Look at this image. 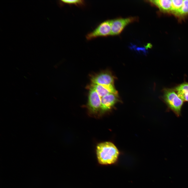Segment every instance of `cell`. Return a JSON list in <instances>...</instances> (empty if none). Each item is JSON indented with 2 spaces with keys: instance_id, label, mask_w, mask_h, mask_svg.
<instances>
[{
  "instance_id": "obj_11",
  "label": "cell",
  "mask_w": 188,
  "mask_h": 188,
  "mask_svg": "<svg viewBox=\"0 0 188 188\" xmlns=\"http://www.w3.org/2000/svg\"><path fill=\"white\" fill-rule=\"evenodd\" d=\"M174 15L179 20L184 19L188 16V0H183L182 7Z\"/></svg>"
},
{
  "instance_id": "obj_9",
  "label": "cell",
  "mask_w": 188,
  "mask_h": 188,
  "mask_svg": "<svg viewBox=\"0 0 188 188\" xmlns=\"http://www.w3.org/2000/svg\"><path fill=\"white\" fill-rule=\"evenodd\" d=\"M147 1L158 8L161 12L169 14L171 8L172 0H152Z\"/></svg>"
},
{
  "instance_id": "obj_5",
  "label": "cell",
  "mask_w": 188,
  "mask_h": 188,
  "mask_svg": "<svg viewBox=\"0 0 188 188\" xmlns=\"http://www.w3.org/2000/svg\"><path fill=\"white\" fill-rule=\"evenodd\" d=\"M87 107L90 112L92 114L97 113L100 111L101 97L93 88L89 86Z\"/></svg>"
},
{
  "instance_id": "obj_13",
  "label": "cell",
  "mask_w": 188,
  "mask_h": 188,
  "mask_svg": "<svg viewBox=\"0 0 188 188\" xmlns=\"http://www.w3.org/2000/svg\"><path fill=\"white\" fill-rule=\"evenodd\" d=\"M62 3L69 5H74L78 6H82L85 4L84 1L82 0H63L60 1Z\"/></svg>"
},
{
  "instance_id": "obj_12",
  "label": "cell",
  "mask_w": 188,
  "mask_h": 188,
  "mask_svg": "<svg viewBox=\"0 0 188 188\" xmlns=\"http://www.w3.org/2000/svg\"><path fill=\"white\" fill-rule=\"evenodd\" d=\"M183 0H172V5L171 10L169 14L174 15L182 7Z\"/></svg>"
},
{
  "instance_id": "obj_1",
  "label": "cell",
  "mask_w": 188,
  "mask_h": 188,
  "mask_svg": "<svg viewBox=\"0 0 188 188\" xmlns=\"http://www.w3.org/2000/svg\"><path fill=\"white\" fill-rule=\"evenodd\" d=\"M96 154L99 163L106 165L115 163L118 159L119 152L113 143L110 142H105L97 145Z\"/></svg>"
},
{
  "instance_id": "obj_8",
  "label": "cell",
  "mask_w": 188,
  "mask_h": 188,
  "mask_svg": "<svg viewBox=\"0 0 188 188\" xmlns=\"http://www.w3.org/2000/svg\"><path fill=\"white\" fill-rule=\"evenodd\" d=\"M89 86L94 89L101 98L110 93L118 94L113 84L105 85L91 83Z\"/></svg>"
},
{
  "instance_id": "obj_2",
  "label": "cell",
  "mask_w": 188,
  "mask_h": 188,
  "mask_svg": "<svg viewBox=\"0 0 188 188\" xmlns=\"http://www.w3.org/2000/svg\"><path fill=\"white\" fill-rule=\"evenodd\" d=\"M161 98L166 105L167 111H171L178 117L181 115L184 102L178 96L173 87L164 88Z\"/></svg>"
},
{
  "instance_id": "obj_10",
  "label": "cell",
  "mask_w": 188,
  "mask_h": 188,
  "mask_svg": "<svg viewBox=\"0 0 188 188\" xmlns=\"http://www.w3.org/2000/svg\"><path fill=\"white\" fill-rule=\"evenodd\" d=\"M179 97L184 102L188 103V82L184 81L173 87Z\"/></svg>"
},
{
  "instance_id": "obj_6",
  "label": "cell",
  "mask_w": 188,
  "mask_h": 188,
  "mask_svg": "<svg viewBox=\"0 0 188 188\" xmlns=\"http://www.w3.org/2000/svg\"><path fill=\"white\" fill-rule=\"evenodd\" d=\"M91 83L101 85H113L114 78L108 71L102 72L93 76L91 79Z\"/></svg>"
},
{
  "instance_id": "obj_3",
  "label": "cell",
  "mask_w": 188,
  "mask_h": 188,
  "mask_svg": "<svg viewBox=\"0 0 188 188\" xmlns=\"http://www.w3.org/2000/svg\"><path fill=\"white\" fill-rule=\"evenodd\" d=\"M111 20L104 21L100 24L92 31L86 36V39L90 40L98 37L111 36Z\"/></svg>"
},
{
  "instance_id": "obj_4",
  "label": "cell",
  "mask_w": 188,
  "mask_h": 188,
  "mask_svg": "<svg viewBox=\"0 0 188 188\" xmlns=\"http://www.w3.org/2000/svg\"><path fill=\"white\" fill-rule=\"evenodd\" d=\"M138 17L131 16L125 18H118L111 20V36L118 35L129 24L138 21Z\"/></svg>"
},
{
  "instance_id": "obj_7",
  "label": "cell",
  "mask_w": 188,
  "mask_h": 188,
  "mask_svg": "<svg viewBox=\"0 0 188 188\" xmlns=\"http://www.w3.org/2000/svg\"><path fill=\"white\" fill-rule=\"evenodd\" d=\"M118 100V94L110 93L101 97L99 111L102 113L108 111Z\"/></svg>"
}]
</instances>
